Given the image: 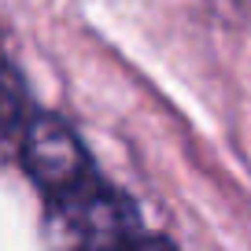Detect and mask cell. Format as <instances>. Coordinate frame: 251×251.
Returning a JSON list of instances; mask_svg holds the SVG:
<instances>
[{"label":"cell","mask_w":251,"mask_h":251,"mask_svg":"<svg viewBox=\"0 0 251 251\" xmlns=\"http://www.w3.org/2000/svg\"><path fill=\"white\" fill-rule=\"evenodd\" d=\"M19 151H23L26 174L45 188V196L74 185L78 177H85L93 170L89 151L81 148L78 133L59 115H37L33 111L26 118V126L19 129Z\"/></svg>","instance_id":"cell-2"},{"label":"cell","mask_w":251,"mask_h":251,"mask_svg":"<svg viewBox=\"0 0 251 251\" xmlns=\"http://www.w3.org/2000/svg\"><path fill=\"white\" fill-rule=\"evenodd\" d=\"M30 93H26L19 71L0 55V137H19L30 118Z\"/></svg>","instance_id":"cell-3"},{"label":"cell","mask_w":251,"mask_h":251,"mask_svg":"<svg viewBox=\"0 0 251 251\" xmlns=\"http://www.w3.org/2000/svg\"><path fill=\"white\" fill-rule=\"evenodd\" d=\"M48 211H52L55 226L67 229V236L81 244H133L144 240L141 229V211L133 200L122 196L115 185L89 170L74 185L59 188L48 196Z\"/></svg>","instance_id":"cell-1"}]
</instances>
